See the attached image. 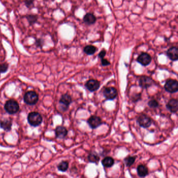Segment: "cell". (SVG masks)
Segmentation results:
<instances>
[{"instance_id": "6da1fadb", "label": "cell", "mask_w": 178, "mask_h": 178, "mask_svg": "<svg viewBox=\"0 0 178 178\" xmlns=\"http://www.w3.org/2000/svg\"><path fill=\"white\" fill-rule=\"evenodd\" d=\"M27 120L29 124L32 126H39L42 123V118L40 113L37 112H31L28 115Z\"/></svg>"}, {"instance_id": "7a4b0ae2", "label": "cell", "mask_w": 178, "mask_h": 178, "mask_svg": "<svg viewBox=\"0 0 178 178\" xmlns=\"http://www.w3.org/2000/svg\"><path fill=\"white\" fill-rule=\"evenodd\" d=\"M4 109L7 113L10 115H14L20 109V105L16 101L11 99L7 101L5 103Z\"/></svg>"}, {"instance_id": "3957f363", "label": "cell", "mask_w": 178, "mask_h": 178, "mask_svg": "<svg viewBox=\"0 0 178 178\" xmlns=\"http://www.w3.org/2000/svg\"><path fill=\"white\" fill-rule=\"evenodd\" d=\"M38 95L34 91H29L25 94L24 101L28 105H34L38 101Z\"/></svg>"}, {"instance_id": "277c9868", "label": "cell", "mask_w": 178, "mask_h": 178, "mask_svg": "<svg viewBox=\"0 0 178 178\" xmlns=\"http://www.w3.org/2000/svg\"><path fill=\"white\" fill-rule=\"evenodd\" d=\"M164 88L167 92L175 93L178 91V81L176 79H169L166 81Z\"/></svg>"}, {"instance_id": "5b68a950", "label": "cell", "mask_w": 178, "mask_h": 178, "mask_svg": "<svg viewBox=\"0 0 178 178\" xmlns=\"http://www.w3.org/2000/svg\"><path fill=\"white\" fill-rule=\"evenodd\" d=\"M72 102V99L71 96L68 94H64L62 96L59 101V103L61 105V107L62 110L63 111H67Z\"/></svg>"}, {"instance_id": "8992f818", "label": "cell", "mask_w": 178, "mask_h": 178, "mask_svg": "<svg viewBox=\"0 0 178 178\" xmlns=\"http://www.w3.org/2000/svg\"><path fill=\"white\" fill-rule=\"evenodd\" d=\"M137 122L139 126L144 128H149L152 123V120L150 117L142 114L137 119Z\"/></svg>"}, {"instance_id": "52a82bcc", "label": "cell", "mask_w": 178, "mask_h": 178, "mask_svg": "<svg viewBox=\"0 0 178 178\" xmlns=\"http://www.w3.org/2000/svg\"><path fill=\"white\" fill-rule=\"evenodd\" d=\"M103 95L107 100H114L118 96V91L112 87L105 88L103 91Z\"/></svg>"}, {"instance_id": "ba28073f", "label": "cell", "mask_w": 178, "mask_h": 178, "mask_svg": "<svg viewBox=\"0 0 178 178\" xmlns=\"http://www.w3.org/2000/svg\"><path fill=\"white\" fill-rule=\"evenodd\" d=\"M152 60V57L149 54L146 53V52H143L141 54H139L136 61L138 63L141 64L143 66L146 67V66L148 65L151 63Z\"/></svg>"}, {"instance_id": "9c48e42d", "label": "cell", "mask_w": 178, "mask_h": 178, "mask_svg": "<svg viewBox=\"0 0 178 178\" xmlns=\"http://www.w3.org/2000/svg\"><path fill=\"white\" fill-rule=\"evenodd\" d=\"M101 83L96 79H89L85 84L86 88L91 92H94L99 89Z\"/></svg>"}, {"instance_id": "30bf717a", "label": "cell", "mask_w": 178, "mask_h": 178, "mask_svg": "<svg viewBox=\"0 0 178 178\" xmlns=\"http://www.w3.org/2000/svg\"><path fill=\"white\" fill-rule=\"evenodd\" d=\"M154 82L152 78L146 76H143L140 77L139 81V86L143 88H148L154 84Z\"/></svg>"}, {"instance_id": "8fae6325", "label": "cell", "mask_w": 178, "mask_h": 178, "mask_svg": "<svg viewBox=\"0 0 178 178\" xmlns=\"http://www.w3.org/2000/svg\"><path fill=\"white\" fill-rule=\"evenodd\" d=\"M89 126L92 129H95L102 124V120L101 118L96 115L91 116L87 121Z\"/></svg>"}, {"instance_id": "7c38bea8", "label": "cell", "mask_w": 178, "mask_h": 178, "mask_svg": "<svg viewBox=\"0 0 178 178\" xmlns=\"http://www.w3.org/2000/svg\"><path fill=\"white\" fill-rule=\"evenodd\" d=\"M167 57L173 61H177L178 59V49L176 47H172L167 50Z\"/></svg>"}, {"instance_id": "4fadbf2b", "label": "cell", "mask_w": 178, "mask_h": 178, "mask_svg": "<svg viewBox=\"0 0 178 178\" xmlns=\"http://www.w3.org/2000/svg\"><path fill=\"white\" fill-rule=\"evenodd\" d=\"M167 108L172 113H176L178 111V100L176 99H170L166 105Z\"/></svg>"}, {"instance_id": "5bb4252c", "label": "cell", "mask_w": 178, "mask_h": 178, "mask_svg": "<svg viewBox=\"0 0 178 178\" xmlns=\"http://www.w3.org/2000/svg\"><path fill=\"white\" fill-rule=\"evenodd\" d=\"M68 131L67 129L62 126H59L55 129V133L56 137L59 138H64L67 136Z\"/></svg>"}, {"instance_id": "9a60e30c", "label": "cell", "mask_w": 178, "mask_h": 178, "mask_svg": "<svg viewBox=\"0 0 178 178\" xmlns=\"http://www.w3.org/2000/svg\"><path fill=\"white\" fill-rule=\"evenodd\" d=\"M96 21H97V18L92 13H87L83 17V21L88 25L94 24Z\"/></svg>"}, {"instance_id": "2e32d148", "label": "cell", "mask_w": 178, "mask_h": 178, "mask_svg": "<svg viewBox=\"0 0 178 178\" xmlns=\"http://www.w3.org/2000/svg\"><path fill=\"white\" fill-rule=\"evenodd\" d=\"M12 122L10 119H6L0 121V128L3 129L5 131H10L11 129Z\"/></svg>"}, {"instance_id": "e0dca14e", "label": "cell", "mask_w": 178, "mask_h": 178, "mask_svg": "<svg viewBox=\"0 0 178 178\" xmlns=\"http://www.w3.org/2000/svg\"><path fill=\"white\" fill-rule=\"evenodd\" d=\"M137 172L140 177H145L148 175V169L146 166L140 165L137 168Z\"/></svg>"}, {"instance_id": "ac0fdd59", "label": "cell", "mask_w": 178, "mask_h": 178, "mask_svg": "<svg viewBox=\"0 0 178 178\" xmlns=\"http://www.w3.org/2000/svg\"><path fill=\"white\" fill-rule=\"evenodd\" d=\"M103 166L106 168L111 167L115 164V160L112 157H106L103 159L101 162Z\"/></svg>"}, {"instance_id": "d6986e66", "label": "cell", "mask_w": 178, "mask_h": 178, "mask_svg": "<svg viewBox=\"0 0 178 178\" xmlns=\"http://www.w3.org/2000/svg\"><path fill=\"white\" fill-rule=\"evenodd\" d=\"M96 51H97L96 47L92 45H86L84 49V52L86 54L89 55H93L96 52Z\"/></svg>"}, {"instance_id": "ffe728a7", "label": "cell", "mask_w": 178, "mask_h": 178, "mask_svg": "<svg viewBox=\"0 0 178 178\" xmlns=\"http://www.w3.org/2000/svg\"><path fill=\"white\" fill-rule=\"evenodd\" d=\"M88 159L89 162H92V163H95L97 164L98 162H99L100 158L99 156L97 155V153L96 152H91L89 154Z\"/></svg>"}, {"instance_id": "44dd1931", "label": "cell", "mask_w": 178, "mask_h": 178, "mask_svg": "<svg viewBox=\"0 0 178 178\" xmlns=\"http://www.w3.org/2000/svg\"><path fill=\"white\" fill-rule=\"evenodd\" d=\"M136 159V157L135 156H128L124 159L125 164L126 165V166L128 167H131L133 165Z\"/></svg>"}, {"instance_id": "7402d4cb", "label": "cell", "mask_w": 178, "mask_h": 178, "mask_svg": "<svg viewBox=\"0 0 178 178\" xmlns=\"http://www.w3.org/2000/svg\"><path fill=\"white\" fill-rule=\"evenodd\" d=\"M68 168V162L66 161H63L60 162L58 166V169L60 171H66Z\"/></svg>"}, {"instance_id": "603a6c76", "label": "cell", "mask_w": 178, "mask_h": 178, "mask_svg": "<svg viewBox=\"0 0 178 178\" xmlns=\"http://www.w3.org/2000/svg\"><path fill=\"white\" fill-rule=\"evenodd\" d=\"M28 23L30 25H32L36 23L38 20L37 16L35 15H28L26 16Z\"/></svg>"}, {"instance_id": "cb8c5ba5", "label": "cell", "mask_w": 178, "mask_h": 178, "mask_svg": "<svg viewBox=\"0 0 178 178\" xmlns=\"http://www.w3.org/2000/svg\"><path fill=\"white\" fill-rule=\"evenodd\" d=\"M25 4L27 8L31 10L34 7V0H25Z\"/></svg>"}, {"instance_id": "d4e9b609", "label": "cell", "mask_w": 178, "mask_h": 178, "mask_svg": "<svg viewBox=\"0 0 178 178\" xmlns=\"http://www.w3.org/2000/svg\"><path fill=\"white\" fill-rule=\"evenodd\" d=\"M148 105L149 107L152 108H156L157 107H158L159 103L157 101L153 99V100H151L148 102Z\"/></svg>"}, {"instance_id": "484cf974", "label": "cell", "mask_w": 178, "mask_h": 178, "mask_svg": "<svg viewBox=\"0 0 178 178\" xmlns=\"http://www.w3.org/2000/svg\"><path fill=\"white\" fill-rule=\"evenodd\" d=\"M8 68V65L7 63H4L0 64V73H5L7 71Z\"/></svg>"}, {"instance_id": "4316f807", "label": "cell", "mask_w": 178, "mask_h": 178, "mask_svg": "<svg viewBox=\"0 0 178 178\" xmlns=\"http://www.w3.org/2000/svg\"><path fill=\"white\" fill-rule=\"evenodd\" d=\"M141 99V94H135L132 97V101L134 102H138Z\"/></svg>"}, {"instance_id": "83f0119b", "label": "cell", "mask_w": 178, "mask_h": 178, "mask_svg": "<svg viewBox=\"0 0 178 178\" xmlns=\"http://www.w3.org/2000/svg\"><path fill=\"white\" fill-rule=\"evenodd\" d=\"M101 65L102 66H108V65H110V62L108 60H107V59H101Z\"/></svg>"}, {"instance_id": "f1b7e54d", "label": "cell", "mask_w": 178, "mask_h": 178, "mask_svg": "<svg viewBox=\"0 0 178 178\" xmlns=\"http://www.w3.org/2000/svg\"><path fill=\"white\" fill-rule=\"evenodd\" d=\"M43 44H44V41L42 39H38L36 40V44L37 47L42 48Z\"/></svg>"}, {"instance_id": "f546056e", "label": "cell", "mask_w": 178, "mask_h": 178, "mask_svg": "<svg viewBox=\"0 0 178 178\" xmlns=\"http://www.w3.org/2000/svg\"><path fill=\"white\" fill-rule=\"evenodd\" d=\"M105 55H106V51H105V50H102L98 54V57L101 59L104 58V57H105Z\"/></svg>"}]
</instances>
